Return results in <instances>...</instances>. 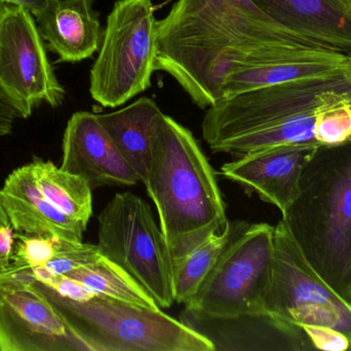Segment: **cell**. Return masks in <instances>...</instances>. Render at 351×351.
Listing matches in <instances>:
<instances>
[{
    "label": "cell",
    "instance_id": "cell-26",
    "mask_svg": "<svg viewBox=\"0 0 351 351\" xmlns=\"http://www.w3.org/2000/svg\"><path fill=\"white\" fill-rule=\"evenodd\" d=\"M18 119H21L20 113L10 99L0 91V137L12 133Z\"/></svg>",
    "mask_w": 351,
    "mask_h": 351
},
{
    "label": "cell",
    "instance_id": "cell-16",
    "mask_svg": "<svg viewBox=\"0 0 351 351\" xmlns=\"http://www.w3.org/2000/svg\"><path fill=\"white\" fill-rule=\"evenodd\" d=\"M270 18L293 32L351 55L350 0H253Z\"/></svg>",
    "mask_w": 351,
    "mask_h": 351
},
{
    "label": "cell",
    "instance_id": "cell-9",
    "mask_svg": "<svg viewBox=\"0 0 351 351\" xmlns=\"http://www.w3.org/2000/svg\"><path fill=\"white\" fill-rule=\"evenodd\" d=\"M271 280L264 310L298 326L331 327L350 338L351 307L315 271L284 220L274 227Z\"/></svg>",
    "mask_w": 351,
    "mask_h": 351
},
{
    "label": "cell",
    "instance_id": "cell-3",
    "mask_svg": "<svg viewBox=\"0 0 351 351\" xmlns=\"http://www.w3.org/2000/svg\"><path fill=\"white\" fill-rule=\"evenodd\" d=\"M143 183L173 263L226 227V205L212 165L193 134L164 113L154 123Z\"/></svg>",
    "mask_w": 351,
    "mask_h": 351
},
{
    "label": "cell",
    "instance_id": "cell-15",
    "mask_svg": "<svg viewBox=\"0 0 351 351\" xmlns=\"http://www.w3.org/2000/svg\"><path fill=\"white\" fill-rule=\"evenodd\" d=\"M0 196L16 232L82 242L86 225L60 212L47 199L37 185L30 163L6 177Z\"/></svg>",
    "mask_w": 351,
    "mask_h": 351
},
{
    "label": "cell",
    "instance_id": "cell-12",
    "mask_svg": "<svg viewBox=\"0 0 351 351\" xmlns=\"http://www.w3.org/2000/svg\"><path fill=\"white\" fill-rule=\"evenodd\" d=\"M179 321L214 351L315 350L302 327L267 310L215 315L185 306Z\"/></svg>",
    "mask_w": 351,
    "mask_h": 351
},
{
    "label": "cell",
    "instance_id": "cell-14",
    "mask_svg": "<svg viewBox=\"0 0 351 351\" xmlns=\"http://www.w3.org/2000/svg\"><path fill=\"white\" fill-rule=\"evenodd\" d=\"M60 168L82 177L92 189L134 185L140 179L117 150L96 113L77 111L68 121Z\"/></svg>",
    "mask_w": 351,
    "mask_h": 351
},
{
    "label": "cell",
    "instance_id": "cell-1",
    "mask_svg": "<svg viewBox=\"0 0 351 351\" xmlns=\"http://www.w3.org/2000/svg\"><path fill=\"white\" fill-rule=\"evenodd\" d=\"M319 49L330 47L278 24L253 0H177L158 21L154 68L208 109L231 74Z\"/></svg>",
    "mask_w": 351,
    "mask_h": 351
},
{
    "label": "cell",
    "instance_id": "cell-27",
    "mask_svg": "<svg viewBox=\"0 0 351 351\" xmlns=\"http://www.w3.org/2000/svg\"><path fill=\"white\" fill-rule=\"evenodd\" d=\"M53 0H0L2 3L14 4L28 10L36 18L45 12Z\"/></svg>",
    "mask_w": 351,
    "mask_h": 351
},
{
    "label": "cell",
    "instance_id": "cell-18",
    "mask_svg": "<svg viewBox=\"0 0 351 351\" xmlns=\"http://www.w3.org/2000/svg\"><path fill=\"white\" fill-rule=\"evenodd\" d=\"M162 113L154 99L142 97L125 109L98 115L99 122L139 177L145 179L152 160L154 123Z\"/></svg>",
    "mask_w": 351,
    "mask_h": 351
},
{
    "label": "cell",
    "instance_id": "cell-17",
    "mask_svg": "<svg viewBox=\"0 0 351 351\" xmlns=\"http://www.w3.org/2000/svg\"><path fill=\"white\" fill-rule=\"evenodd\" d=\"M95 0H53L36 16L37 26L58 62L76 63L100 49L103 31Z\"/></svg>",
    "mask_w": 351,
    "mask_h": 351
},
{
    "label": "cell",
    "instance_id": "cell-13",
    "mask_svg": "<svg viewBox=\"0 0 351 351\" xmlns=\"http://www.w3.org/2000/svg\"><path fill=\"white\" fill-rule=\"evenodd\" d=\"M319 144L276 146L237 157L221 168V175L256 193L282 216L300 193L303 169Z\"/></svg>",
    "mask_w": 351,
    "mask_h": 351
},
{
    "label": "cell",
    "instance_id": "cell-7",
    "mask_svg": "<svg viewBox=\"0 0 351 351\" xmlns=\"http://www.w3.org/2000/svg\"><path fill=\"white\" fill-rule=\"evenodd\" d=\"M102 257L125 270L160 308L175 302L174 263L152 208L135 194H115L98 216Z\"/></svg>",
    "mask_w": 351,
    "mask_h": 351
},
{
    "label": "cell",
    "instance_id": "cell-2",
    "mask_svg": "<svg viewBox=\"0 0 351 351\" xmlns=\"http://www.w3.org/2000/svg\"><path fill=\"white\" fill-rule=\"evenodd\" d=\"M344 103H351V59L325 76L222 99L206 109L202 137L213 152L235 158L276 146L319 144L317 122L326 111Z\"/></svg>",
    "mask_w": 351,
    "mask_h": 351
},
{
    "label": "cell",
    "instance_id": "cell-25",
    "mask_svg": "<svg viewBox=\"0 0 351 351\" xmlns=\"http://www.w3.org/2000/svg\"><path fill=\"white\" fill-rule=\"evenodd\" d=\"M0 196V274L8 271L14 255V233Z\"/></svg>",
    "mask_w": 351,
    "mask_h": 351
},
{
    "label": "cell",
    "instance_id": "cell-6",
    "mask_svg": "<svg viewBox=\"0 0 351 351\" xmlns=\"http://www.w3.org/2000/svg\"><path fill=\"white\" fill-rule=\"evenodd\" d=\"M158 20L152 0H117L107 16L90 93L104 107L121 106L152 86Z\"/></svg>",
    "mask_w": 351,
    "mask_h": 351
},
{
    "label": "cell",
    "instance_id": "cell-8",
    "mask_svg": "<svg viewBox=\"0 0 351 351\" xmlns=\"http://www.w3.org/2000/svg\"><path fill=\"white\" fill-rule=\"evenodd\" d=\"M274 227L234 222L228 245L185 306L215 315L264 310L271 280Z\"/></svg>",
    "mask_w": 351,
    "mask_h": 351
},
{
    "label": "cell",
    "instance_id": "cell-5",
    "mask_svg": "<svg viewBox=\"0 0 351 351\" xmlns=\"http://www.w3.org/2000/svg\"><path fill=\"white\" fill-rule=\"evenodd\" d=\"M45 294L86 351H214L208 340L160 309L98 295L78 302Z\"/></svg>",
    "mask_w": 351,
    "mask_h": 351
},
{
    "label": "cell",
    "instance_id": "cell-10",
    "mask_svg": "<svg viewBox=\"0 0 351 351\" xmlns=\"http://www.w3.org/2000/svg\"><path fill=\"white\" fill-rule=\"evenodd\" d=\"M32 16L21 6L0 2V91L21 119L43 103L59 107L66 95Z\"/></svg>",
    "mask_w": 351,
    "mask_h": 351
},
{
    "label": "cell",
    "instance_id": "cell-19",
    "mask_svg": "<svg viewBox=\"0 0 351 351\" xmlns=\"http://www.w3.org/2000/svg\"><path fill=\"white\" fill-rule=\"evenodd\" d=\"M351 55L332 49H319L270 65L231 74L222 87L223 98L245 91L331 73L346 66Z\"/></svg>",
    "mask_w": 351,
    "mask_h": 351
},
{
    "label": "cell",
    "instance_id": "cell-11",
    "mask_svg": "<svg viewBox=\"0 0 351 351\" xmlns=\"http://www.w3.org/2000/svg\"><path fill=\"white\" fill-rule=\"evenodd\" d=\"M86 351L57 307L23 270L0 274V351Z\"/></svg>",
    "mask_w": 351,
    "mask_h": 351
},
{
    "label": "cell",
    "instance_id": "cell-28",
    "mask_svg": "<svg viewBox=\"0 0 351 351\" xmlns=\"http://www.w3.org/2000/svg\"><path fill=\"white\" fill-rule=\"evenodd\" d=\"M350 3H351V0H350Z\"/></svg>",
    "mask_w": 351,
    "mask_h": 351
},
{
    "label": "cell",
    "instance_id": "cell-23",
    "mask_svg": "<svg viewBox=\"0 0 351 351\" xmlns=\"http://www.w3.org/2000/svg\"><path fill=\"white\" fill-rule=\"evenodd\" d=\"M101 257L102 255L99 251L98 245L58 239L57 247L53 257L43 265L28 269L38 270L51 275H62L95 263Z\"/></svg>",
    "mask_w": 351,
    "mask_h": 351
},
{
    "label": "cell",
    "instance_id": "cell-22",
    "mask_svg": "<svg viewBox=\"0 0 351 351\" xmlns=\"http://www.w3.org/2000/svg\"><path fill=\"white\" fill-rule=\"evenodd\" d=\"M233 229L234 222H227L222 232L208 237L191 253L174 264L173 291L175 302L186 305L193 298L228 245Z\"/></svg>",
    "mask_w": 351,
    "mask_h": 351
},
{
    "label": "cell",
    "instance_id": "cell-24",
    "mask_svg": "<svg viewBox=\"0 0 351 351\" xmlns=\"http://www.w3.org/2000/svg\"><path fill=\"white\" fill-rule=\"evenodd\" d=\"M315 350H351L350 338L338 330L325 326H301Z\"/></svg>",
    "mask_w": 351,
    "mask_h": 351
},
{
    "label": "cell",
    "instance_id": "cell-20",
    "mask_svg": "<svg viewBox=\"0 0 351 351\" xmlns=\"http://www.w3.org/2000/svg\"><path fill=\"white\" fill-rule=\"evenodd\" d=\"M33 173L43 195L57 210L88 226L93 214L92 188L82 177L34 157Z\"/></svg>",
    "mask_w": 351,
    "mask_h": 351
},
{
    "label": "cell",
    "instance_id": "cell-4",
    "mask_svg": "<svg viewBox=\"0 0 351 351\" xmlns=\"http://www.w3.org/2000/svg\"><path fill=\"white\" fill-rule=\"evenodd\" d=\"M282 220L315 271L351 307V141L315 150Z\"/></svg>",
    "mask_w": 351,
    "mask_h": 351
},
{
    "label": "cell",
    "instance_id": "cell-21",
    "mask_svg": "<svg viewBox=\"0 0 351 351\" xmlns=\"http://www.w3.org/2000/svg\"><path fill=\"white\" fill-rule=\"evenodd\" d=\"M65 275L82 282L98 296L150 309H160L152 295L117 264L101 257Z\"/></svg>",
    "mask_w": 351,
    "mask_h": 351
}]
</instances>
